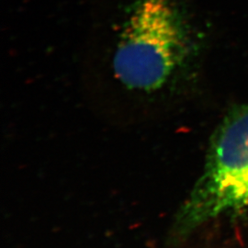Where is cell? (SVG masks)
<instances>
[{"label": "cell", "mask_w": 248, "mask_h": 248, "mask_svg": "<svg viewBox=\"0 0 248 248\" xmlns=\"http://www.w3.org/2000/svg\"><path fill=\"white\" fill-rule=\"evenodd\" d=\"M116 30L111 75L125 92L168 94L189 55L185 15L177 0H131Z\"/></svg>", "instance_id": "6da1fadb"}, {"label": "cell", "mask_w": 248, "mask_h": 248, "mask_svg": "<svg viewBox=\"0 0 248 248\" xmlns=\"http://www.w3.org/2000/svg\"><path fill=\"white\" fill-rule=\"evenodd\" d=\"M248 213V101L235 106L213 133L203 171L173 222L170 239L186 238L223 216Z\"/></svg>", "instance_id": "7a4b0ae2"}]
</instances>
